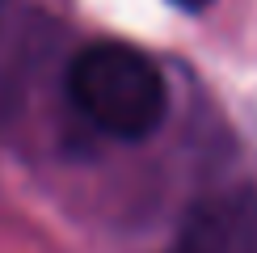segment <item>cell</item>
Segmentation results:
<instances>
[{"instance_id":"7a4b0ae2","label":"cell","mask_w":257,"mask_h":253,"mask_svg":"<svg viewBox=\"0 0 257 253\" xmlns=\"http://www.w3.org/2000/svg\"><path fill=\"white\" fill-rule=\"evenodd\" d=\"M169 5H177V9H186V13H202V9H207L211 0H169Z\"/></svg>"},{"instance_id":"6da1fadb","label":"cell","mask_w":257,"mask_h":253,"mask_svg":"<svg viewBox=\"0 0 257 253\" xmlns=\"http://www.w3.org/2000/svg\"><path fill=\"white\" fill-rule=\"evenodd\" d=\"M68 97L114 140H148L169 114L160 68L126 42H89L68 68Z\"/></svg>"}]
</instances>
